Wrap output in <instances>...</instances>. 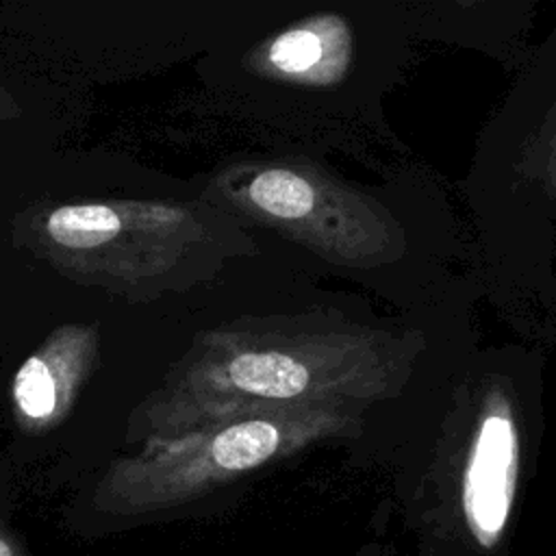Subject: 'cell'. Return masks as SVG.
Wrapping results in <instances>:
<instances>
[{
    "label": "cell",
    "mask_w": 556,
    "mask_h": 556,
    "mask_svg": "<svg viewBox=\"0 0 556 556\" xmlns=\"http://www.w3.org/2000/svg\"><path fill=\"white\" fill-rule=\"evenodd\" d=\"M517 480V434L506 413H491L480 424L463 486L469 530L480 545L497 541L506 526Z\"/></svg>",
    "instance_id": "4"
},
{
    "label": "cell",
    "mask_w": 556,
    "mask_h": 556,
    "mask_svg": "<svg viewBox=\"0 0 556 556\" xmlns=\"http://www.w3.org/2000/svg\"><path fill=\"white\" fill-rule=\"evenodd\" d=\"M17 113H20V109H17L15 98L0 85V122H4L9 117H15Z\"/></svg>",
    "instance_id": "6"
},
{
    "label": "cell",
    "mask_w": 556,
    "mask_h": 556,
    "mask_svg": "<svg viewBox=\"0 0 556 556\" xmlns=\"http://www.w3.org/2000/svg\"><path fill=\"white\" fill-rule=\"evenodd\" d=\"M341 26L332 17L295 24L271 37L258 52L267 74L287 80H324L339 59Z\"/></svg>",
    "instance_id": "5"
},
{
    "label": "cell",
    "mask_w": 556,
    "mask_h": 556,
    "mask_svg": "<svg viewBox=\"0 0 556 556\" xmlns=\"http://www.w3.org/2000/svg\"><path fill=\"white\" fill-rule=\"evenodd\" d=\"M100 356V330L93 324L56 328L17 369L11 404L28 432L56 426L78 400Z\"/></svg>",
    "instance_id": "3"
},
{
    "label": "cell",
    "mask_w": 556,
    "mask_h": 556,
    "mask_svg": "<svg viewBox=\"0 0 556 556\" xmlns=\"http://www.w3.org/2000/svg\"><path fill=\"white\" fill-rule=\"evenodd\" d=\"M324 424L319 406L291 408L143 443L104 471L93 506L111 515H146L191 502L289 456L317 437Z\"/></svg>",
    "instance_id": "2"
},
{
    "label": "cell",
    "mask_w": 556,
    "mask_h": 556,
    "mask_svg": "<svg viewBox=\"0 0 556 556\" xmlns=\"http://www.w3.org/2000/svg\"><path fill=\"white\" fill-rule=\"evenodd\" d=\"M0 556H20V552L15 549V545L0 534Z\"/></svg>",
    "instance_id": "7"
},
{
    "label": "cell",
    "mask_w": 556,
    "mask_h": 556,
    "mask_svg": "<svg viewBox=\"0 0 556 556\" xmlns=\"http://www.w3.org/2000/svg\"><path fill=\"white\" fill-rule=\"evenodd\" d=\"M26 230L30 248L67 278L128 298L187 289L250 243L215 206L143 200L56 204Z\"/></svg>",
    "instance_id": "1"
}]
</instances>
